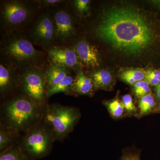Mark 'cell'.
Returning <instances> with one entry per match:
<instances>
[{"mask_svg": "<svg viewBox=\"0 0 160 160\" xmlns=\"http://www.w3.org/2000/svg\"><path fill=\"white\" fill-rule=\"evenodd\" d=\"M99 16L92 28L96 37L127 55L142 54L159 39L155 24L133 7H112L103 10Z\"/></svg>", "mask_w": 160, "mask_h": 160, "instance_id": "6da1fadb", "label": "cell"}, {"mask_svg": "<svg viewBox=\"0 0 160 160\" xmlns=\"http://www.w3.org/2000/svg\"><path fill=\"white\" fill-rule=\"evenodd\" d=\"M46 105L36 102L18 91L2 101L0 127L22 135L44 119Z\"/></svg>", "mask_w": 160, "mask_h": 160, "instance_id": "7a4b0ae2", "label": "cell"}, {"mask_svg": "<svg viewBox=\"0 0 160 160\" xmlns=\"http://www.w3.org/2000/svg\"><path fill=\"white\" fill-rule=\"evenodd\" d=\"M0 62L21 72L48 62L44 50L37 49L26 31H17L1 35Z\"/></svg>", "mask_w": 160, "mask_h": 160, "instance_id": "3957f363", "label": "cell"}, {"mask_svg": "<svg viewBox=\"0 0 160 160\" xmlns=\"http://www.w3.org/2000/svg\"><path fill=\"white\" fill-rule=\"evenodd\" d=\"M1 34L26 31L42 10L37 0L0 1Z\"/></svg>", "mask_w": 160, "mask_h": 160, "instance_id": "277c9868", "label": "cell"}, {"mask_svg": "<svg viewBox=\"0 0 160 160\" xmlns=\"http://www.w3.org/2000/svg\"><path fill=\"white\" fill-rule=\"evenodd\" d=\"M55 139L51 128L44 119L21 135L18 144L30 160L49 155Z\"/></svg>", "mask_w": 160, "mask_h": 160, "instance_id": "5b68a950", "label": "cell"}, {"mask_svg": "<svg viewBox=\"0 0 160 160\" xmlns=\"http://www.w3.org/2000/svg\"><path fill=\"white\" fill-rule=\"evenodd\" d=\"M81 117L76 107L51 103L46 105L44 121L51 128L55 141L62 142L73 131Z\"/></svg>", "mask_w": 160, "mask_h": 160, "instance_id": "8992f818", "label": "cell"}, {"mask_svg": "<svg viewBox=\"0 0 160 160\" xmlns=\"http://www.w3.org/2000/svg\"><path fill=\"white\" fill-rule=\"evenodd\" d=\"M54 23L56 46L69 47L76 41L75 16L66 3L48 9Z\"/></svg>", "mask_w": 160, "mask_h": 160, "instance_id": "52a82bcc", "label": "cell"}, {"mask_svg": "<svg viewBox=\"0 0 160 160\" xmlns=\"http://www.w3.org/2000/svg\"><path fill=\"white\" fill-rule=\"evenodd\" d=\"M46 65L32 67L19 72V91L36 102L43 105L48 104L46 97Z\"/></svg>", "mask_w": 160, "mask_h": 160, "instance_id": "ba28073f", "label": "cell"}, {"mask_svg": "<svg viewBox=\"0 0 160 160\" xmlns=\"http://www.w3.org/2000/svg\"><path fill=\"white\" fill-rule=\"evenodd\" d=\"M25 31L33 45L43 50L56 46L54 23L49 10H42Z\"/></svg>", "mask_w": 160, "mask_h": 160, "instance_id": "9c48e42d", "label": "cell"}, {"mask_svg": "<svg viewBox=\"0 0 160 160\" xmlns=\"http://www.w3.org/2000/svg\"><path fill=\"white\" fill-rule=\"evenodd\" d=\"M45 51L49 62L63 66L76 72L82 68L76 53L70 47L55 46Z\"/></svg>", "mask_w": 160, "mask_h": 160, "instance_id": "30bf717a", "label": "cell"}, {"mask_svg": "<svg viewBox=\"0 0 160 160\" xmlns=\"http://www.w3.org/2000/svg\"><path fill=\"white\" fill-rule=\"evenodd\" d=\"M20 72L0 62V96L2 101L19 91Z\"/></svg>", "mask_w": 160, "mask_h": 160, "instance_id": "8fae6325", "label": "cell"}, {"mask_svg": "<svg viewBox=\"0 0 160 160\" xmlns=\"http://www.w3.org/2000/svg\"><path fill=\"white\" fill-rule=\"evenodd\" d=\"M77 55L82 67L96 68L100 66L98 52L94 45L89 43L86 39L77 40L70 46Z\"/></svg>", "mask_w": 160, "mask_h": 160, "instance_id": "7c38bea8", "label": "cell"}, {"mask_svg": "<svg viewBox=\"0 0 160 160\" xmlns=\"http://www.w3.org/2000/svg\"><path fill=\"white\" fill-rule=\"evenodd\" d=\"M95 89L91 78L85 74L82 69L76 73L73 82L69 89V95H84L92 97L94 94Z\"/></svg>", "mask_w": 160, "mask_h": 160, "instance_id": "4fadbf2b", "label": "cell"}, {"mask_svg": "<svg viewBox=\"0 0 160 160\" xmlns=\"http://www.w3.org/2000/svg\"><path fill=\"white\" fill-rule=\"evenodd\" d=\"M47 91L71 74L70 70L54 63L47 62L45 66Z\"/></svg>", "mask_w": 160, "mask_h": 160, "instance_id": "5bb4252c", "label": "cell"}, {"mask_svg": "<svg viewBox=\"0 0 160 160\" xmlns=\"http://www.w3.org/2000/svg\"><path fill=\"white\" fill-rule=\"evenodd\" d=\"M91 78L96 90H112L115 84L114 78L109 72L104 69L96 70L88 75Z\"/></svg>", "mask_w": 160, "mask_h": 160, "instance_id": "9a60e30c", "label": "cell"}, {"mask_svg": "<svg viewBox=\"0 0 160 160\" xmlns=\"http://www.w3.org/2000/svg\"><path fill=\"white\" fill-rule=\"evenodd\" d=\"M157 100L154 95L150 92L138 100V108L139 109L138 118L155 113Z\"/></svg>", "mask_w": 160, "mask_h": 160, "instance_id": "2e32d148", "label": "cell"}, {"mask_svg": "<svg viewBox=\"0 0 160 160\" xmlns=\"http://www.w3.org/2000/svg\"><path fill=\"white\" fill-rule=\"evenodd\" d=\"M102 104L113 119L118 120L126 117L122 102L117 97L113 99L103 101Z\"/></svg>", "mask_w": 160, "mask_h": 160, "instance_id": "e0dca14e", "label": "cell"}, {"mask_svg": "<svg viewBox=\"0 0 160 160\" xmlns=\"http://www.w3.org/2000/svg\"><path fill=\"white\" fill-rule=\"evenodd\" d=\"M21 135L0 127V152L17 144Z\"/></svg>", "mask_w": 160, "mask_h": 160, "instance_id": "ac0fdd59", "label": "cell"}, {"mask_svg": "<svg viewBox=\"0 0 160 160\" xmlns=\"http://www.w3.org/2000/svg\"><path fill=\"white\" fill-rule=\"evenodd\" d=\"M90 1L89 0L68 1V4L74 13L81 18L88 16L90 13Z\"/></svg>", "mask_w": 160, "mask_h": 160, "instance_id": "d6986e66", "label": "cell"}, {"mask_svg": "<svg viewBox=\"0 0 160 160\" xmlns=\"http://www.w3.org/2000/svg\"><path fill=\"white\" fill-rule=\"evenodd\" d=\"M0 160H30L18 145L15 144L0 152Z\"/></svg>", "mask_w": 160, "mask_h": 160, "instance_id": "ffe728a7", "label": "cell"}, {"mask_svg": "<svg viewBox=\"0 0 160 160\" xmlns=\"http://www.w3.org/2000/svg\"><path fill=\"white\" fill-rule=\"evenodd\" d=\"M74 78L75 77H72L71 74L69 75L56 85L48 89L46 93L47 99L53 95L60 92H64L66 95H68L70 87L74 81Z\"/></svg>", "mask_w": 160, "mask_h": 160, "instance_id": "44dd1931", "label": "cell"}, {"mask_svg": "<svg viewBox=\"0 0 160 160\" xmlns=\"http://www.w3.org/2000/svg\"><path fill=\"white\" fill-rule=\"evenodd\" d=\"M145 71L138 69H130L123 72L120 75V78L129 85L133 86L136 83L145 79Z\"/></svg>", "mask_w": 160, "mask_h": 160, "instance_id": "7402d4cb", "label": "cell"}, {"mask_svg": "<svg viewBox=\"0 0 160 160\" xmlns=\"http://www.w3.org/2000/svg\"><path fill=\"white\" fill-rule=\"evenodd\" d=\"M122 101L124 105L126 117L138 118L139 109L135 104L131 95L127 94L123 96Z\"/></svg>", "mask_w": 160, "mask_h": 160, "instance_id": "603a6c76", "label": "cell"}, {"mask_svg": "<svg viewBox=\"0 0 160 160\" xmlns=\"http://www.w3.org/2000/svg\"><path fill=\"white\" fill-rule=\"evenodd\" d=\"M132 86L133 93L138 100L151 92L150 85L145 80L138 82Z\"/></svg>", "mask_w": 160, "mask_h": 160, "instance_id": "cb8c5ba5", "label": "cell"}, {"mask_svg": "<svg viewBox=\"0 0 160 160\" xmlns=\"http://www.w3.org/2000/svg\"><path fill=\"white\" fill-rule=\"evenodd\" d=\"M145 79L150 86H157L160 83V70L155 69H150L145 71Z\"/></svg>", "mask_w": 160, "mask_h": 160, "instance_id": "d4e9b609", "label": "cell"}, {"mask_svg": "<svg viewBox=\"0 0 160 160\" xmlns=\"http://www.w3.org/2000/svg\"><path fill=\"white\" fill-rule=\"evenodd\" d=\"M141 150L132 147L124 149L121 160H141Z\"/></svg>", "mask_w": 160, "mask_h": 160, "instance_id": "484cf974", "label": "cell"}, {"mask_svg": "<svg viewBox=\"0 0 160 160\" xmlns=\"http://www.w3.org/2000/svg\"><path fill=\"white\" fill-rule=\"evenodd\" d=\"M38 4L41 10H48L64 4L67 2L66 0H37Z\"/></svg>", "mask_w": 160, "mask_h": 160, "instance_id": "4316f807", "label": "cell"}, {"mask_svg": "<svg viewBox=\"0 0 160 160\" xmlns=\"http://www.w3.org/2000/svg\"><path fill=\"white\" fill-rule=\"evenodd\" d=\"M155 92L156 93V98L157 100L160 99V83L155 87Z\"/></svg>", "mask_w": 160, "mask_h": 160, "instance_id": "83f0119b", "label": "cell"}, {"mask_svg": "<svg viewBox=\"0 0 160 160\" xmlns=\"http://www.w3.org/2000/svg\"><path fill=\"white\" fill-rule=\"evenodd\" d=\"M155 113H160V99L157 101Z\"/></svg>", "mask_w": 160, "mask_h": 160, "instance_id": "f1b7e54d", "label": "cell"}, {"mask_svg": "<svg viewBox=\"0 0 160 160\" xmlns=\"http://www.w3.org/2000/svg\"><path fill=\"white\" fill-rule=\"evenodd\" d=\"M155 3H156V4H157L158 5V6H160V1H155Z\"/></svg>", "mask_w": 160, "mask_h": 160, "instance_id": "f546056e", "label": "cell"}]
</instances>
